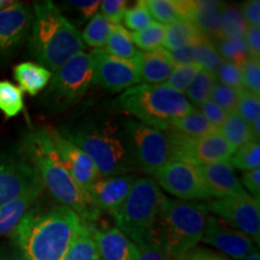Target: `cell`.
<instances>
[{"label":"cell","instance_id":"obj_52","mask_svg":"<svg viewBox=\"0 0 260 260\" xmlns=\"http://www.w3.org/2000/svg\"><path fill=\"white\" fill-rule=\"evenodd\" d=\"M182 260H229L226 256L218 253L210 251L206 248H200V247H194L191 251H189L184 255Z\"/></svg>","mask_w":260,"mask_h":260},{"label":"cell","instance_id":"obj_46","mask_svg":"<svg viewBox=\"0 0 260 260\" xmlns=\"http://www.w3.org/2000/svg\"><path fill=\"white\" fill-rule=\"evenodd\" d=\"M199 112L203 115L205 118L212 124L214 128H218L223 124L224 121L226 119V117L229 113H226L223 109H220L218 105H216L211 100H206L201 105H199Z\"/></svg>","mask_w":260,"mask_h":260},{"label":"cell","instance_id":"obj_36","mask_svg":"<svg viewBox=\"0 0 260 260\" xmlns=\"http://www.w3.org/2000/svg\"><path fill=\"white\" fill-rule=\"evenodd\" d=\"M216 75L210 73V71L200 69L197 76L190 84V87L186 92L188 102H191L195 105H201L204 102L210 99L211 90H212L213 84L216 83Z\"/></svg>","mask_w":260,"mask_h":260},{"label":"cell","instance_id":"obj_14","mask_svg":"<svg viewBox=\"0 0 260 260\" xmlns=\"http://www.w3.org/2000/svg\"><path fill=\"white\" fill-rule=\"evenodd\" d=\"M201 242L216 247L225 255L243 260L255 249L251 237L235 229L217 216L209 214Z\"/></svg>","mask_w":260,"mask_h":260},{"label":"cell","instance_id":"obj_15","mask_svg":"<svg viewBox=\"0 0 260 260\" xmlns=\"http://www.w3.org/2000/svg\"><path fill=\"white\" fill-rule=\"evenodd\" d=\"M93 56L95 61L94 82L99 83L105 89L117 93L140 83L138 70L133 61L117 58L104 50H95Z\"/></svg>","mask_w":260,"mask_h":260},{"label":"cell","instance_id":"obj_42","mask_svg":"<svg viewBox=\"0 0 260 260\" xmlns=\"http://www.w3.org/2000/svg\"><path fill=\"white\" fill-rule=\"evenodd\" d=\"M210 100L230 115V113L236 112L239 92L216 81V83L212 87V90H211Z\"/></svg>","mask_w":260,"mask_h":260},{"label":"cell","instance_id":"obj_38","mask_svg":"<svg viewBox=\"0 0 260 260\" xmlns=\"http://www.w3.org/2000/svg\"><path fill=\"white\" fill-rule=\"evenodd\" d=\"M213 44L223 60L232 61L239 67H241L251 57L243 39H234V40L219 39V40L213 41Z\"/></svg>","mask_w":260,"mask_h":260},{"label":"cell","instance_id":"obj_39","mask_svg":"<svg viewBox=\"0 0 260 260\" xmlns=\"http://www.w3.org/2000/svg\"><path fill=\"white\" fill-rule=\"evenodd\" d=\"M201 68L197 64L182 65V67H174L172 73L167 81V86L169 88L174 89L175 92L183 94L187 92L190 84L199 73Z\"/></svg>","mask_w":260,"mask_h":260},{"label":"cell","instance_id":"obj_9","mask_svg":"<svg viewBox=\"0 0 260 260\" xmlns=\"http://www.w3.org/2000/svg\"><path fill=\"white\" fill-rule=\"evenodd\" d=\"M95 80L93 53L80 52L59 68L50 81L46 99L56 110L71 106L86 95Z\"/></svg>","mask_w":260,"mask_h":260},{"label":"cell","instance_id":"obj_31","mask_svg":"<svg viewBox=\"0 0 260 260\" xmlns=\"http://www.w3.org/2000/svg\"><path fill=\"white\" fill-rule=\"evenodd\" d=\"M113 24L106 21L99 12H96L92 18L89 19L88 24L86 25L84 30L81 32L83 44L88 45L90 47L102 50L106 45L107 39L112 31Z\"/></svg>","mask_w":260,"mask_h":260},{"label":"cell","instance_id":"obj_7","mask_svg":"<svg viewBox=\"0 0 260 260\" xmlns=\"http://www.w3.org/2000/svg\"><path fill=\"white\" fill-rule=\"evenodd\" d=\"M165 195L151 178H136L121 206L112 213L116 228L135 245L153 236Z\"/></svg>","mask_w":260,"mask_h":260},{"label":"cell","instance_id":"obj_35","mask_svg":"<svg viewBox=\"0 0 260 260\" xmlns=\"http://www.w3.org/2000/svg\"><path fill=\"white\" fill-rule=\"evenodd\" d=\"M165 30H167V25L154 21L153 23L144 29V30L130 32V38H132L135 46L141 48V50H157V48L164 44Z\"/></svg>","mask_w":260,"mask_h":260},{"label":"cell","instance_id":"obj_51","mask_svg":"<svg viewBox=\"0 0 260 260\" xmlns=\"http://www.w3.org/2000/svg\"><path fill=\"white\" fill-rule=\"evenodd\" d=\"M71 8L76 9L81 15H83L84 18H92L96 14L98 9H99L100 2L99 0H88V2H82V0H73V2L68 3Z\"/></svg>","mask_w":260,"mask_h":260},{"label":"cell","instance_id":"obj_24","mask_svg":"<svg viewBox=\"0 0 260 260\" xmlns=\"http://www.w3.org/2000/svg\"><path fill=\"white\" fill-rule=\"evenodd\" d=\"M14 76L22 92L37 95L50 84L52 73L40 64L24 61L14 68Z\"/></svg>","mask_w":260,"mask_h":260},{"label":"cell","instance_id":"obj_32","mask_svg":"<svg viewBox=\"0 0 260 260\" xmlns=\"http://www.w3.org/2000/svg\"><path fill=\"white\" fill-rule=\"evenodd\" d=\"M190 46L191 52H193L194 63L199 65L201 69L216 74L223 59L220 58L213 41L206 37H203L199 41L190 45Z\"/></svg>","mask_w":260,"mask_h":260},{"label":"cell","instance_id":"obj_4","mask_svg":"<svg viewBox=\"0 0 260 260\" xmlns=\"http://www.w3.org/2000/svg\"><path fill=\"white\" fill-rule=\"evenodd\" d=\"M207 217L206 204L165 197L153 235L169 260H182L200 242Z\"/></svg>","mask_w":260,"mask_h":260},{"label":"cell","instance_id":"obj_41","mask_svg":"<svg viewBox=\"0 0 260 260\" xmlns=\"http://www.w3.org/2000/svg\"><path fill=\"white\" fill-rule=\"evenodd\" d=\"M247 124L251 126L260 118V96L242 89L239 92L236 112Z\"/></svg>","mask_w":260,"mask_h":260},{"label":"cell","instance_id":"obj_2","mask_svg":"<svg viewBox=\"0 0 260 260\" xmlns=\"http://www.w3.org/2000/svg\"><path fill=\"white\" fill-rule=\"evenodd\" d=\"M22 154L38 171L45 189L59 205L69 207L86 223H94L100 211L90 201L88 194L73 180L61 164L54 147L50 128L32 129L23 140Z\"/></svg>","mask_w":260,"mask_h":260},{"label":"cell","instance_id":"obj_19","mask_svg":"<svg viewBox=\"0 0 260 260\" xmlns=\"http://www.w3.org/2000/svg\"><path fill=\"white\" fill-rule=\"evenodd\" d=\"M197 168L211 198L223 199L246 193L229 160L197 165Z\"/></svg>","mask_w":260,"mask_h":260},{"label":"cell","instance_id":"obj_5","mask_svg":"<svg viewBox=\"0 0 260 260\" xmlns=\"http://www.w3.org/2000/svg\"><path fill=\"white\" fill-rule=\"evenodd\" d=\"M117 105L142 124L164 132L170 130L175 121L194 109L186 95L175 92L167 84L145 83L124 90L117 99Z\"/></svg>","mask_w":260,"mask_h":260},{"label":"cell","instance_id":"obj_27","mask_svg":"<svg viewBox=\"0 0 260 260\" xmlns=\"http://www.w3.org/2000/svg\"><path fill=\"white\" fill-rule=\"evenodd\" d=\"M218 133L234 151L252 141H258L253 135L251 126L243 121L237 113H230L218 128Z\"/></svg>","mask_w":260,"mask_h":260},{"label":"cell","instance_id":"obj_11","mask_svg":"<svg viewBox=\"0 0 260 260\" xmlns=\"http://www.w3.org/2000/svg\"><path fill=\"white\" fill-rule=\"evenodd\" d=\"M260 199L248 193L223 198L206 204L209 212L251 237L253 242L260 241Z\"/></svg>","mask_w":260,"mask_h":260},{"label":"cell","instance_id":"obj_28","mask_svg":"<svg viewBox=\"0 0 260 260\" xmlns=\"http://www.w3.org/2000/svg\"><path fill=\"white\" fill-rule=\"evenodd\" d=\"M102 50L117 58L130 61L134 60L140 52L130 38V32L121 24H113L111 34Z\"/></svg>","mask_w":260,"mask_h":260},{"label":"cell","instance_id":"obj_33","mask_svg":"<svg viewBox=\"0 0 260 260\" xmlns=\"http://www.w3.org/2000/svg\"><path fill=\"white\" fill-rule=\"evenodd\" d=\"M247 22L243 18L242 12L239 8L224 3L220 17V28H222V39L234 40L243 39L247 29Z\"/></svg>","mask_w":260,"mask_h":260},{"label":"cell","instance_id":"obj_40","mask_svg":"<svg viewBox=\"0 0 260 260\" xmlns=\"http://www.w3.org/2000/svg\"><path fill=\"white\" fill-rule=\"evenodd\" d=\"M124 25L133 32L144 30L154 22L151 14L144 5V2H138L134 6L126 9L124 16H123Z\"/></svg>","mask_w":260,"mask_h":260},{"label":"cell","instance_id":"obj_47","mask_svg":"<svg viewBox=\"0 0 260 260\" xmlns=\"http://www.w3.org/2000/svg\"><path fill=\"white\" fill-rule=\"evenodd\" d=\"M247 50L249 52V56L253 58H260V29L259 27L247 25V29L243 35Z\"/></svg>","mask_w":260,"mask_h":260},{"label":"cell","instance_id":"obj_25","mask_svg":"<svg viewBox=\"0 0 260 260\" xmlns=\"http://www.w3.org/2000/svg\"><path fill=\"white\" fill-rule=\"evenodd\" d=\"M146 9L161 24L189 21V0H142Z\"/></svg>","mask_w":260,"mask_h":260},{"label":"cell","instance_id":"obj_21","mask_svg":"<svg viewBox=\"0 0 260 260\" xmlns=\"http://www.w3.org/2000/svg\"><path fill=\"white\" fill-rule=\"evenodd\" d=\"M138 70L140 82L145 84H165L174 69L165 48L139 52L133 60Z\"/></svg>","mask_w":260,"mask_h":260},{"label":"cell","instance_id":"obj_23","mask_svg":"<svg viewBox=\"0 0 260 260\" xmlns=\"http://www.w3.org/2000/svg\"><path fill=\"white\" fill-rule=\"evenodd\" d=\"M44 190V184L39 183L0 207V236L11 235L15 232L19 220L31 209Z\"/></svg>","mask_w":260,"mask_h":260},{"label":"cell","instance_id":"obj_43","mask_svg":"<svg viewBox=\"0 0 260 260\" xmlns=\"http://www.w3.org/2000/svg\"><path fill=\"white\" fill-rule=\"evenodd\" d=\"M240 68L243 89L260 96V60L258 58L249 57Z\"/></svg>","mask_w":260,"mask_h":260},{"label":"cell","instance_id":"obj_49","mask_svg":"<svg viewBox=\"0 0 260 260\" xmlns=\"http://www.w3.org/2000/svg\"><path fill=\"white\" fill-rule=\"evenodd\" d=\"M241 184L243 189L249 191V195L254 198V199H259L260 198V170L255 169V170L246 171L242 174L241 177Z\"/></svg>","mask_w":260,"mask_h":260},{"label":"cell","instance_id":"obj_37","mask_svg":"<svg viewBox=\"0 0 260 260\" xmlns=\"http://www.w3.org/2000/svg\"><path fill=\"white\" fill-rule=\"evenodd\" d=\"M229 162L233 168L242 171H251L260 167V145L259 141H252L236 149Z\"/></svg>","mask_w":260,"mask_h":260},{"label":"cell","instance_id":"obj_55","mask_svg":"<svg viewBox=\"0 0 260 260\" xmlns=\"http://www.w3.org/2000/svg\"><path fill=\"white\" fill-rule=\"evenodd\" d=\"M14 4V2L12 0H0V10L8 8V6Z\"/></svg>","mask_w":260,"mask_h":260},{"label":"cell","instance_id":"obj_20","mask_svg":"<svg viewBox=\"0 0 260 260\" xmlns=\"http://www.w3.org/2000/svg\"><path fill=\"white\" fill-rule=\"evenodd\" d=\"M99 259L102 260H136L138 259V246L129 237H126L117 228L94 226Z\"/></svg>","mask_w":260,"mask_h":260},{"label":"cell","instance_id":"obj_8","mask_svg":"<svg viewBox=\"0 0 260 260\" xmlns=\"http://www.w3.org/2000/svg\"><path fill=\"white\" fill-rule=\"evenodd\" d=\"M119 135L138 170L154 175L171 161L168 132L128 119L123 123Z\"/></svg>","mask_w":260,"mask_h":260},{"label":"cell","instance_id":"obj_6","mask_svg":"<svg viewBox=\"0 0 260 260\" xmlns=\"http://www.w3.org/2000/svg\"><path fill=\"white\" fill-rule=\"evenodd\" d=\"M60 133L88 155L100 177L121 176L135 170L121 135H115L111 130L83 123Z\"/></svg>","mask_w":260,"mask_h":260},{"label":"cell","instance_id":"obj_1","mask_svg":"<svg viewBox=\"0 0 260 260\" xmlns=\"http://www.w3.org/2000/svg\"><path fill=\"white\" fill-rule=\"evenodd\" d=\"M83 220L63 205L31 207L19 220L12 241L29 260H60Z\"/></svg>","mask_w":260,"mask_h":260},{"label":"cell","instance_id":"obj_10","mask_svg":"<svg viewBox=\"0 0 260 260\" xmlns=\"http://www.w3.org/2000/svg\"><path fill=\"white\" fill-rule=\"evenodd\" d=\"M167 132L170 144L171 161L203 165L229 160L235 152L218 132L201 138H191L175 130Z\"/></svg>","mask_w":260,"mask_h":260},{"label":"cell","instance_id":"obj_13","mask_svg":"<svg viewBox=\"0 0 260 260\" xmlns=\"http://www.w3.org/2000/svg\"><path fill=\"white\" fill-rule=\"evenodd\" d=\"M39 183L38 171L22 153L0 158V207Z\"/></svg>","mask_w":260,"mask_h":260},{"label":"cell","instance_id":"obj_17","mask_svg":"<svg viewBox=\"0 0 260 260\" xmlns=\"http://www.w3.org/2000/svg\"><path fill=\"white\" fill-rule=\"evenodd\" d=\"M32 23V12L27 5L14 4L0 10V58L12 54L27 38Z\"/></svg>","mask_w":260,"mask_h":260},{"label":"cell","instance_id":"obj_3","mask_svg":"<svg viewBox=\"0 0 260 260\" xmlns=\"http://www.w3.org/2000/svg\"><path fill=\"white\" fill-rule=\"evenodd\" d=\"M30 29V54L51 73H56L68 60L84 52L79 29L50 0L34 3Z\"/></svg>","mask_w":260,"mask_h":260},{"label":"cell","instance_id":"obj_53","mask_svg":"<svg viewBox=\"0 0 260 260\" xmlns=\"http://www.w3.org/2000/svg\"><path fill=\"white\" fill-rule=\"evenodd\" d=\"M0 260H29L18 246L12 241L5 243L0 248Z\"/></svg>","mask_w":260,"mask_h":260},{"label":"cell","instance_id":"obj_48","mask_svg":"<svg viewBox=\"0 0 260 260\" xmlns=\"http://www.w3.org/2000/svg\"><path fill=\"white\" fill-rule=\"evenodd\" d=\"M243 18L248 25L259 27L260 25V2L259 0H248L243 2L240 8Z\"/></svg>","mask_w":260,"mask_h":260},{"label":"cell","instance_id":"obj_30","mask_svg":"<svg viewBox=\"0 0 260 260\" xmlns=\"http://www.w3.org/2000/svg\"><path fill=\"white\" fill-rule=\"evenodd\" d=\"M170 130L191 138H201L218 132L197 109H193L189 113L175 121Z\"/></svg>","mask_w":260,"mask_h":260},{"label":"cell","instance_id":"obj_16","mask_svg":"<svg viewBox=\"0 0 260 260\" xmlns=\"http://www.w3.org/2000/svg\"><path fill=\"white\" fill-rule=\"evenodd\" d=\"M50 130L61 164L69 172L73 180L81 187V189L88 194L90 187L100 178L94 162L82 149L65 138L59 130L51 128Z\"/></svg>","mask_w":260,"mask_h":260},{"label":"cell","instance_id":"obj_34","mask_svg":"<svg viewBox=\"0 0 260 260\" xmlns=\"http://www.w3.org/2000/svg\"><path fill=\"white\" fill-rule=\"evenodd\" d=\"M24 110L23 92L9 81H0V111L12 118Z\"/></svg>","mask_w":260,"mask_h":260},{"label":"cell","instance_id":"obj_50","mask_svg":"<svg viewBox=\"0 0 260 260\" xmlns=\"http://www.w3.org/2000/svg\"><path fill=\"white\" fill-rule=\"evenodd\" d=\"M167 52L174 67H182V65L195 64L190 45L175 48V50H167Z\"/></svg>","mask_w":260,"mask_h":260},{"label":"cell","instance_id":"obj_45","mask_svg":"<svg viewBox=\"0 0 260 260\" xmlns=\"http://www.w3.org/2000/svg\"><path fill=\"white\" fill-rule=\"evenodd\" d=\"M100 12L106 21L111 24H121L123 16L128 9V2L125 0H103L99 5Z\"/></svg>","mask_w":260,"mask_h":260},{"label":"cell","instance_id":"obj_54","mask_svg":"<svg viewBox=\"0 0 260 260\" xmlns=\"http://www.w3.org/2000/svg\"><path fill=\"white\" fill-rule=\"evenodd\" d=\"M243 260H260L259 251H258V249H254V251H253L251 254H249L248 256H246V258Z\"/></svg>","mask_w":260,"mask_h":260},{"label":"cell","instance_id":"obj_22","mask_svg":"<svg viewBox=\"0 0 260 260\" xmlns=\"http://www.w3.org/2000/svg\"><path fill=\"white\" fill-rule=\"evenodd\" d=\"M223 5L224 3L214 0H189V22L212 41L222 39L220 17Z\"/></svg>","mask_w":260,"mask_h":260},{"label":"cell","instance_id":"obj_18","mask_svg":"<svg viewBox=\"0 0 260 260\" xmlns=\"http://www.w3.org/2000/svg\"><path fill=\"white\" fill-rule=\"evenodd\" d=\"M136 177L133 175L100 177L88 190V197L100 212L113 213L123 204Z\"/></svg>","mask_w":260,"mask_h":260},{"label":"cell","instance_id":"obj_44","mask_svg":"<svg viewBox=\"0 0 260 260\" xmlns=\"http://www.w3.org/2000/svg\"><path fill=\"white\" fill-rule=\"evenodd\" d=\"M214 75H216V79L218 80V82L224 84V86L230 87L237 92L243 89L241 68L235 63L223 60Z\"/></svg>","mask_w":260,"mask_h":260},{"label":"cell","instance_id":"obj_26","mask_svg":"<svg viewBox=\"0 0 260 260\" xmlns=\"http://www.w3.org/2000/svg\"><path fill=\"white\" fill-rule=\"evenodd\" d=\"M93 230L94 224L82 222V226L60 260H99Z\"/></svg>","mask_w":260,"mask_h":260},{"label":"cell","instance_id":"obj_29","mask_svg":"<svg viewBox=\"0 0 260 260\" xmlns=\"http://www.w3.org/2000/svg\"><path fill=\"white\" fill-rule=\"evenodd\" d=\"M204 35L189 21H177L167 25L165 30L164 48L175 50V48L188 46L199 41Z\"/></svg>","mask_w":260,"mask_h":260},{"label":"cell","instance_id":"obj_12","mask_svg":"<svg viewBox=\"0 0 260 260\" xmlns=\"http://www.w3.org/2000/svg\"><path fill=\"white\" fill-rule=\"evenodd\" d=\"M155 182L169 194L180 200H210L197 165L184 161H170L153 175Z\"/></svg>","mask_w":260,"mask_h":260}]
</instances>
